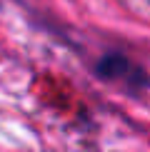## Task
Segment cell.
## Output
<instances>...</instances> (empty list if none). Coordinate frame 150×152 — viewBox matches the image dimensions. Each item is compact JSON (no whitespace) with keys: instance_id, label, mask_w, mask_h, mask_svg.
I'll return each mask as SVG.
<instances>
[{"instance_id":"6da1fadb","label":"cell","mask_w":150,"mask_h":152,"mask_svg":"<svg viewBox=\"0 0 150 152\" xmlns=\"http://www.w3.org/2000/svg\"><path fill=\"white\" fill-rule=\"evenodd\" d=\"M95 72H98V77H103V80H130V82H138V85H145L148 82V77L138 70L123 53L103 55V58L98 60V65H95Z\"/></svg>"}]
</instances>
